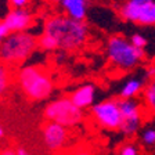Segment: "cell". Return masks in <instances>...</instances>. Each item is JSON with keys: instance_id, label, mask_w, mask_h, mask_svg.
<instances>
[{"instance_id": "27", "label": "cell", "mask_w": 155, "mask_h": 155, "mask_svg": "<svg viewBox=\"0 0 155 155\" xmlns=\"http://www.w3.org/2000/svg\"><path fill=\"white\" fill-rule=\"evenodd\" d=\"M50 2H53V3H60V4H61L62 0H50Z\"/></svg>"}, {"instance_id": "22", "label": "cell", "mask_w": 155, "mask_h": 155, "mask_svg": "<svg viewBox=\"0 0 155 155\" xmlns=\"http://www.w3.org/2000/svg\"><path fill=\"white\" fill-rule=\"evenodd\" d=\"M127 2L136 4V6H144V4H148L151 2H154V0H127Z\"/></svg>"}, {"instance_id": "9", "label": "cell", "mask_w": 155, "mask_h": 155, "mask_svg": "<svg viewBox=\"0 0 155 155\" xmlns=\"http://www.w3.org/2000/svg\"><path fill=\"white\" fill-rule=\"evenodd\" d=\"M42 133H43L45 144L51 151L61 150L62 147H65L68 144V140H69L68 127H64V126L54 122H46L42 129Z\"/></svg>"}, {"instance_id": "7", "label": "cell", "mask_w": 155, "mask_h": 155, "mask_svg": "<svg viewBox=\"0 0 155 155\" xmlns=\"http://www.w3.org/2000/svg\"><path fill=\"white\" fill-rule=\"evenodd\" d=\"M119 108L123 119L119 130L123 136L132 137L141 129L143 105L137 98H122L119 100Z\"/></svg>"}, {"instance_id": "5", "label": "cell", "mask_w": 155, "mask_h": 155, "mask_svg": "<svg viewBox=\"0 0 155 155\" xmlns=\"http://www.w3.org/2000/svg\"><path fill=\"white\" fill-rule=\"evenodd\" d=\"M45 118L48 122H54L64 127H74L83 119V111L78 108L71 98L61 97L48 103L45 108Z\"/></svg>"}, {"instance_id": "1", "label": "cell", "mask_w": 155, "mask_h": 155, "mask_svg": "<svg viewBox=\"0 0 155 155\" xmlns=\"http://www.w3.org/2000/svg\"><path fill=\"white\" fill-rule=\"evenodd\" d=\"M43 33L53 39L55 48L64 51H76L89 40V26L84 21H76L65 14H57L45 22Z\"/></svg>"}, {"instance_id": "3", "label": "cell", "mask_w": 155, "mask_h": 155, "mask_svg": "<svg viewBox=\"0 0 155 155\" xmlns=\"http://www.w3.org/2000/svg\"><path fill=\"white\" fill-rule=\"evenodd\" d=\"M105 54L111 65L120 71H132L144 60V50L137 48L120 35H114L107 40Z\"/></svg>"}, {"instance_id": "4", "label": "cell", "mask_w": 155, "mask_h": 155, "mask_svg": "<svg viewBox=\"0 0 155 155\" xmlns=\"http://www.w3.org/2000/svg\"><path fill=\"white\" fill-rule=\"evenodd\" d=\"M38 47V38L29 32L8 33L0 45V61L17 65L28 60Z\"/></svg>"}, {"instance_id": "11", "label": "cell", "mask_w": 155, "mask_h": 155, "mask_svg": "<svg viewBox=\"0 0 155 155\" xmlns=\"http://www.w3.org/2000/svg\"><path fill=\"white\" fill-rule=\"evenodd\" d=\"M96 86L93 83H84L82 86H79L74 93L71 94V101L78 107L81 108L82 111L89 108V107L94 105V100H96Z\"/></svg>"}, {"instance_id": "23", "label": "cell", "mask_w": 155, "mask_h": 155, "mask_svg": "<svg viewBox=\"0 0 155 155\" xmlns=\"http://www.w3.org/2000/svg\"><path fill=\"white\" fill-rule=\"evenodd\" d=\"M0 155H17V152L11 148H6V150H3V151L0 152Z\"/></svg>"}, {"instance_id": "14", "label": "cell", "mask_w": 155, "mask_h": 155, "mask_svg": "<svg viewBox=\"0 0 155 155\" xmlns=\"http://www.w3.org/2000/svg\"><path fill=\"white\" fill-rule=\"evenodd\" d=\"M11 81H13V74L10 71V67L3 61H0V97H3L8 91Z\"/></svg>"}, {"instance_id": "16", "label": "cell", "mask_w": 155, "mask_h": 155, "mask_svg": "<svg viewBox=\"0 0 155 155\" xmlns=\"http://www.w3.org/2000/svg\"><path fill=\"white\" fill-rule=\"evenodd\" d=\"M140 143L145 148H155V125H148L140 132Z\"/></svg>"}, {"instance_id": "20", "label": "cell", "mask_w": 155, "mask_h": 155, "mask_svg": "<svg viewBox=\"0 0 155 155\" xmlns=\"http://www.w3.org/2000/svg\"><path fill=\"white\" fill-rule=\"evenodd\" d=\"M29 3V0H10V4L14 8H25V6Z\"/></svg>"}, {"instance_id": "17", "label": "cell", "mask_w": 155, "mask_h": 155, "mask_svg": "<svg viewBox=\"0 0 155 155\" xmlns=\"http://www.w3.org/2000/svg\"><path fill=\"white\" fill-rule=\"evenodd\" d=\"M118 155H140V150L136 144L127 143V144H123L119 148Z\"/></svg>"}, {"instance_id": "12", "label": "cell", "mask_w": 155, "mask_h": 155, "mask_svg": "<svg viewBox=\"0 0 155 155\" xmlns=\"http://www.w3.org/2000/svg\"><path fill=\"white\" fill-rule=\"evenodd\" d=\"M61 7L65 15L76 21H84L87 15V0H62Z\"/></svg>"}, {"instance_id": "8", "label": "cell", "mask_w": 155, "mask_h": 155, "mask_svg": "<svg viewBox=\"0 0 155 155\" xmlns=\"http://www.w3.org/2000/svg\"><path fill=\"white\" fill-rule=\"evenodd\" d=\"M119 14L123 19L129 22L140 24L145 26L155 25V2H151L144 6H136L126 0L120 6Z\"/></svg>"}, {"instance_id": "25", "label": "cell", "mask_w": 155, "mask_h": 155, "mask_svg": "<svg viewBox=\"0 0 155 155\" xmlns=\"http://www.w3.org/2000/svg\"><path fill=\"white\" fill-rule=\"evenodd\" d=\"M74 155H91L89 151H84V150H81V151H76Z\"/></svg>"}, {"instance_id": "15", "label": "cell", "mask_w": 155, "mask_h": 155, "mask_svg": "<svg viewBox=\"0 0 155 155\" xmlns=\"http://www.w3.org/2000/svg\"><path fill=\"white\" fill-rule=\"evenodd\" d=\"M143 98H144V104L147 107V110L155 114V79L150 81L145 84L144 91H143Z\"/></svg>"}, {"instance_id": "18", "label": "cell", "mask_w": 155, "mask_h": 155, "mask_svg": "<svg viewBox=\"0 0 155 155\" xmlns=\"http://www.w3.org/2000/svg\"><path fill=\"white\" fill-rule=\"evenodd\" d=\"M129 40L132 42L133 46H136L137 48H141V50H144V48L147 47V45H148L147 38L143 36V35H140V33H134V35H132V38H130Z\"/></svg>"}, {"instance_id": "21", "label": "cell", "mask_w": 155, "mask_h": 155, "mask_svg": "<svg viewBox=\"0 0 155 155\" xmlns=\"http://www.w3.org/2000/svg\"><path fill=\"white\" fill-rule=\"evenodd\" d=\"M8 29L6 28V25H4L3 22H0V45H2V42L4 40V38H6L7 35H8Z\"/></svg>"}, {"instance_id": "26", "label": "cell", "mask_w": 155, "mask_h": 155, "mask_svg": "<svg viewBox=\"0 0 155 155\" xmlns=\"http://www.w3.org/2000/svg\"><path fill=\"white\" fill-rule=\"evenodd\" d=\"M3 134H4V130H3V127H2V126H0V139H2V137H3Z\"/></svg>"}, {"instance_id": "24", "label": "cell", "mask_w": 155, "mask_h": 155, "mask_svg": "<svg viewBox=\"0 0 155 155\" xmlns=\"http://www.w3.org/2000/svg\"><path fill=\"white\" fill-rule=\"evenodd\" d=\"M15 152H17V155H29L28 151H26V150H24V148H18Z\"/></svg>"}, {"instance_id": "13", "label": "cell", "mask_w": 155, "mask_h": 155, "mask_svg": "<svg viewBox=\"0 0 155 155\" xmlns=\"http://www.w3.org/2000/svg\"><path fill=\"white\" fill-rule=\"evenodd\" d=\"M145 84L147 83H145L144 76H140V75L132 76L120 87V97L122 98H136L139 94L144 91Z\"/></svg>"}, {"instance_id": "2", "label": "cell", "mask_w": 155, "mask_h": 155, "mask_svg": "<svg viewBox=\"0 0 155 155\" xmlns=\"http://www.w3.org/2000/svg\"><path fill=\"white\" fill-rule=\"evenodd\" d=\"M17 82L21 90L32 101H43L53 94L54 83L45 68L26 65L17 72Z\"/></svg>"}, {"instance_id": "10", "label": "cell", "mask_w": 155, "mask_h": 155, "mask_svg": "<svg viewBox=\"0 0 155 155\" xmlns=\"http://www.w3.org/2000/svg\"><path fill=\"white\" fill-rule=\"evenodd\" d=\"M2 22L10 33L26 32V29L32 25V15L26 8H14L4 17Z\"/></svg>"}, {"instance_id": "19", "label": "cell", "mask_w": 155, "mask_h": 155, "mask_svg": "<svg viewBox=\"0 0 155 155\" xmlns=\"http://www.w3.org/2000/svg\"><path fill=\"white\" fill-rule=\"evenodd\" d=\"M144 78L145 79H155V65H147L144 68Z\"/></svg>"}, {"instance_id": "6", "label": "cell", "mask_w": 155, "mask_h": 155, "mask_svg": "<svg viewBox=\"0 0 155 155\" xmlns=\"http://www.w3.org/2000/svg\"><path fill=\"white\" fill-rule=\"evenodd\" d=\"M91 115L101 127L108 130H119L122 126V114L119 100H104L91 107Z\"/></svg>"}]
</instances>
